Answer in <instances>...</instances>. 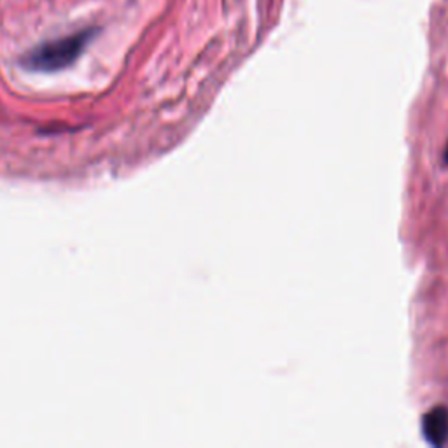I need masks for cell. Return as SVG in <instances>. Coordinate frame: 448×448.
Instances as JSON below:
<instances>
[{
	"instance_id": "cell-2",
	"label": "cell",
	"mask_w": 448,
	"mask_h": 448,
	"mask_svg": "<svg viewBox=\"0 0 448 448\" xmlns=\"http://www.w3.org/2000/svg\"><path fill=\"white\" fill-rule=\"evenodd\" d=\"M425 440L431 445H445L448 441V410L447 408H434L424 417Z\"/></svg>"
},
{
	"instance_id": "cell-1",
	"label": "cell",
	"mask_w": 448,
	"mask_h": 448,
	"mask_svg": "<svg viewBox=\"0 0 448 448\" xmlns=\"http://www.w3.org/2000/svg\"><path fill=\"white\" fill-rule=\"evenodd\" d=\"M95 34V28H85L62 39L39 44L25 54L21 65L32 72H56L67 69L85 53L86 46L92 43Z\"/></svg>"
}]
</instances>
